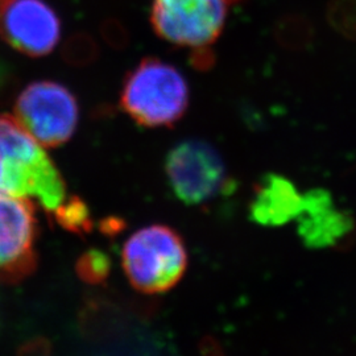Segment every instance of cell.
Wrapping results in <instances>:
<instances>
[{"label":"cell","instance_id":"cell-1","mask_svg":"<svg viewBox=\"0 0 356 356\" xmlns=\"http://www.w3.org/2000/svg\"><path fill=\"white\" fill-rule=\"evenodd\" d=\"M0 193L33 198L49 213L67 200L61 173L13 115H0Z\"/></svg>","mask_w":356,"mask_h":356},{"label":"cell","instance_id":"cell-2","mask_svg":"<svg viewBox=\"0 0 356 356\" xmlns=\"http://www.w3.org/2000/svg\"><path fill=\"white\" fill-rule=\"evenodd\" d=\"M244 0H151L149 22L154 33L189 53L198 70L211 69L214 47L229 13Z\"/></svg>","mask_w":356,"mask_h":356},{"label":"cell","instance_id":"cell-3","mask_svg":"<svg viewBox=\"0 0 356 356\" xmlns=\"http://www.w3.org/2000/svg\"><path fill=\"white\" fill-rule=\"evenodd\" d=\"M191 103L186 78L176 66L160 58L141 60L123 82L120 106L139 126L172 128L185 116Z\"/></svg>","mask_w":356,"mask_h":356},{"label":"cell","instance_id":"cell-4","mask_svg":"<svg viewBox=\"0 0 356 356\" xmlns=\"http://www.w3.org/2000/svg\"><path fill=\"white\" fill-rule=\"evenodd\" d=\"M122 260L131 285L145 294L170 291L188 268V252L182 238L164 225L148 226L131 235L124 244Z\"/></svg>","mask_w":356,"mask_h":356},{"label":"cell","instance_id":"cell-5","mask_svg":"<svg viewBox=\"0 0 356 356\" xmlns=\"http://www.w3.org/2000/svg\"><path fill=\"white\" fill-rule=\"evenodd\" d=\"M13 116L42 148H56L74 135L79 107L76 97L61 83L36 81L19 94Z\"/></svg>","mask_w":356,"mask_h":356},{"label":"cell","instance_id":"cell-6","mask_svg":"<svg viewBox=\"0 0 356 356\" xmlns=\"http://www.w3.org/2000/svg\"><path fill=\"white\" fill-rule=\"evenodd\" d=\"M165 173L175 195L188 206L214 200L231 182L222 156L200 139L176 144L166 154Z\"/></svg>","mask_w":356,"mask_h":356},{"label":"cell","instance_id":"cell-7","mask_svg":"<svg viewBox=\"0 0 356 356\" xmlns=\"http://www.w3.org/2000/svg\"><path fill=\"white\" fill-rule=\"evenodd\" d=\"M35 234L32 201L0 193V282L23 280L36 268Z\"/></svg>","mask_w":356,"mask_h":356},{"label":"cell","instance_id":"cell-8","mask_svg":"<svg viewBox=\"0 0 356 356\" xmlns=\"http://www.w3.org/2000/svg\"><path fill=\"white\" fill-rule=\"evenodd\" d=\"M0 38L28 57H44L57 47L61 23L44 0H15L0 17Z\"/></svg>","mask_w":356,"mask_h":356},{"label":"cell","instance_id":"cell-9","mask_svg":"<svg viewBox=\"0 0 356 356\" xmlns=\"http://www.w3.org/2000/svg\"><path fill=\"white\" fill-rule=\"evenodd\" d=\"M297 231L307 248L335 247L354 229V220L341 210L325 189L304 193V206L297 216Z\"/></svg>","mask_w":356,"mask_h":356},{"label":"cell","instance_id":"cell-10","mask_svg":"<svg viewBox=\"0 0 356 356\" xmlns=\"http://www.w3.org/2000/svg\"><path fill=\"white\" fill-rule=\"evenodd\" d=\"M304 206V194L291 179L269 173L261 178L254 189L250 206V216L256 225L281 227L300 216Z\"/></svg>","mask_w":356,"mask_h":356},{"label":"cell","instance_id":"cell-11","mask_svg":"<svg viewBox=\"0 0 356 356\" xmlns=\"http://www.w3.org/2000/svg\"><path fill=\"white\" fill-rule=\"evenodd\" d=\"M279 44L291 51L306 49L314 38V28L302 15H286L281 17L275 28Z\"/></svg>","mask_w":356,"mask_h":356},{"label":"cell","instance_id":"cell-12","mask_svg":"<svg viewBox=\"0 0 356 356\" xmlns=\"http://www.w3.org/2000/svg\"><path fill=\"white\" fill-rule=\"evenodd\" d=\"M54 214L57 222L65 229L74 232H88L91 229L88 207L76 197L66 200L65 204L54 211Z\"/></svg>","mask_w":356,"mask_h":356},{"label":"cell","instance_id":"cell-13","mask_svg":"<svg viewBox=\"0 0 356 356\" xmlns=\"http://www.w3.org/2000/svg\"><path fill=\"white\" fill-rule=\"evenodd\" d=\"M331 26L346 38H356V0H331L327 8Z\"/></svg>","mask_w":356,"mask_h":356},{"label":"cell","instance_id":"cell-14","mask_svg":"<svg viewBox=\"0 0 356 356\" xmlns=\"http://www.w3.org/2000/svg\"><path fill=\"white\" fill-rule=\"evenodd\" d=\"M78 273L83 280L101 282L110 272V261L106 254L99 251H90L78 263Z\"/></svg>","mask_w":356,"mask_h":356},{"label":"cell","instance_id":"cell-15","mask_svg":"<svg viewBox=\"0 0 356 356\" xmlns=\"http://www.w3.org/2000/svg\"><path fill=\"white\" fill-rule=\"evenodd\" d=\"M13 1L15 0H0V17L7 11V8L13 4Z\"/></svg>","mask_w":356,"mask_h":356}]
</instances>
